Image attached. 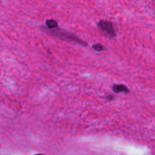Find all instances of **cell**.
Returning <instances> with one entry per match:
<instances>
[{
    "label": "cell",
    "mask_w": 155,
    "mask_h": 155,
    "mask_svg": "<svg viewBox=\"0 0 155 155\" xmlns=\"http://www.w3.org/2000/svg\"><path fill=\"white\" fill-rule=\"evenodd\" d=\"M113 91L116 93L120 92L129 93V89L123 84H115L113 86Z\"/></svg>",
    "instance_id": "3957f363"
},
{
    "label": "cell",
    "mask_w": 155,
    "mask_h": 155,
    "mask_svg": "<svg viewBox=\"0 0 155 155\" xmlns=\"http://www.w3.org/2000/svg\"><path fill=\"white\" fill-rule=\"evenodd\" d=\"M93 49L97 51H101L105 49L104 47L101 44H96L93 45Z\"/></svg>",
    "instance_id": "5b68a950"
},
{
    "label": "cell",
    "mask_w": 155,
    "mask_h": 155,
    "mask_svg": "<svg viewBox=\"0 0 155 155\" xmlns=\"http://www.w3.org/2000/svg\"><path fill=\"white\" fill-rule=\"evenodd\" d=\"M42 29H43L44 31H45L49 34H50V35L51 34L52 35L61 38H64L66 40H69L75 41L77 42V43H79V44L82 45L84 46H86L87 45L86 43H85L84 41L79 39V38H78L76 35H73V34H71V33H69L66 31L63 30L61 29H58V27H56L55 28V29H47V28L45 27L44 26H43L42 27Z\"/></svg>",
    "instance_id": "6da1fadb"
},
{
    "label": "cell",
    "mask_w": 155,
    "mask_h": 155,
    "mask_svg": "<svg viewBox=\"0 0 155 155\" xmlns=\"http://www.w3.org/2000/svg\"><path fill=\"white\" fill-rule=\"evenodd\" d=\"M98 26L109 37L113 38L116 36V32L113 24L111 21L101 20L98 22Z\"/></svg>",
    "instance_id": "7a4b0ae2"
},
{
    "label": "cell",
    "mask_w": 155,
    "mask_h": 155,
    "mask_svg": "<svg viewBox=\"0 0 155 155\" xmlns=\"http://www.w3.org/2000/svg\"><path fill=\"white\" fill-rule=\"evenodd\" d=\"M46 24L47 29H55V28L58 27V26L57 21L54 20H47L46 22Z\"/></svg>",
    "instance_id": "277c9868"
}]
</instances>
